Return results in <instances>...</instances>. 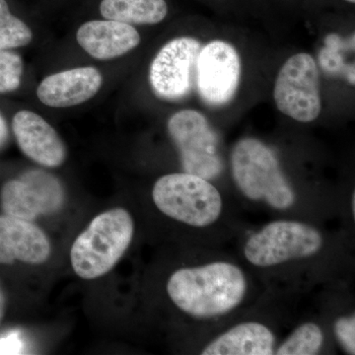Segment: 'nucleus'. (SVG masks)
<instances>
[{
	"label": "nucleus",
	"instance_id": "f257e3e1",
	"mask_svg": "<svg viewBox=\"0 0 355 355\" xmlns=\"http://www.w3.org/2000/svg\"><path fill=\"white\" fill-rule=\"evenodd\" d=\"M246 291L242 270L224 261L181 268L173 273L167 284V292L174 304L197 318L230 312L242 302Z\"/></svg>",
	"mask_w": 355,
	"mask_h": 355
},
{
	"label": "nucleus",
	"instance_id": "1a4fd4ad",
	"mask_svg": "<svg viewBox=\"0 0 355 355\" xmlns=\"http://www.w3.org/2000/svg\"><path fill=\"white\" fill-rule=\"evenodd\" d=\"M64 202V190L57 178L41 170L26 172L11 180L1 191V205L6 216L32 221L53 214Z\"/></svg>",
	"mask_w": 355,
	"mask_h": 355
},
{
	"label": "nucleus",
	"instance_id": "7ed1b4c3",
	"mask_svg": "<svg viewBox=\"0 0 355 355\" xmlns=\"http://www.w3.org/2000/svg\"><path fill=\"white\" fill-rule=\"evenodd\" d=\"M236 184L245 197L263 200L277 209H287L295 202V195L280 169L275 153L259 139H243L231 155Z\"/></svg>",
	"mask_w": 355,
	"mask_h": 355
},
{
	"label": "nucleus",
	"instance_id": "4be33fe9",
	"mask_svg": "<svg viewBox=\"0 0 355 355\" xmlns=\"http://www.w3.org/2000/svg\"><path fill=\"white\" fill-rule=\"evenodd\" d=\"M7 135H8V132H7L6 123L0 114V146L6 141Z\"/></svg>",
	"mask_w": 355,
	"mask_h": 355
},
{
	"label": "nucleus",
	"instance_id": "423d86ee",
	"mask_svg": "<svg viewBox=\"0 0 355 355\" xmlns=\"http://www.w3.org/2000/svg\"><path fill=\"white\" fill-rule=\"evenodd\" d=\"M168 132L176 144L184 172L216 179L223 170L216 130L202 114L183 110L168 121Z\"/></svg>",
	"mask_w": 355,
	"mask_h": 355
},
{
	"label": "nucleus",
	"instance_id": "393cba45",
	"mask_svg": "<svg viewBox=\"0 0 355 355\" xmlns=\"http://www.w3.org/2000/svg\"><path fill=\"white\" fill-rule=\"evenodd\" d=\"M345 1L350 2V3H354L355 0H345Z\"/></svg>",
	"mask_w": 355,
	"mask_h": 355
},
{
	"label": "nucleus",
	"instance_id": "20e7f679",
	"mask_svg": "<svg viewBox=\"0 0 355 355\" xmlns=\"http://www.w3.org/2000/svg\"><path fill=\"white\" fill-rule=\"evenodd\" d=\"M153 202L165 216L193 227H207L220 216L222 198L209 180L189 173L165 175L153 187Z\"/></svg>",
	"mask_w": 355,
	"mask_h": 355
},
{
	"label": "nucleus",
	"instance_id": "f03ea898",
	"mask_svg": "<svg viewBox=\"0 0 355 355\" xmlns=\"http://www.w3.org/2000/svg\"><path fill=\"white\" fill-rule=\"evenodd\" d=\"M133 233L135 223L125 209H110L96 216L72 245L74 272L83 279L106 275L130 247Z\"/></svg>",
	"mask_w": 355,
	"mask_h": 355
},
{
	"label": "nucleus",
	"instance_id": "b1692460",
	"mask_svg": "<svg viewBox=\"0 0 355 355\" xmlns=\"http://www.w3.org/2000/svg\"><path fill=\"white\" fill-rule=\"evenodd\" d=\"M352 212H354V216L355 214V195H352Z\"/></svg>",
	"mask_w": 355,
	"mask_h": 355
},
{
	"label": "nucleus",
	"instance_id": "0eeeda50",
	"mask_svg": "<svg viewBox=\"0 0 355 355\" xmlns=\"http://www.w3.org/2000/svg\"><path fill=\"white\" fill-rule=\"evenodd\" d=\"M280 113L300 123L316 120L322 111L319 70L309 53L292 55L280 69L273 88Z\"/></svg>",
	"mask_w": 355,
	"mask_h": 355
},
{
	"label": "nucleus",
	"instance_id": "aec40b11",
	"mask_svg": "<svg viewBox=\"0 0 355 355\" xmlns=\"http://www.w3.org/2000/svg\"><path fill=\"white\" fill-rule=\"evenodd\" d=\"M338 340L349 354H355V318H340L335 324Z\"/></svg>",
	"mask_w": 355,
	"mask_h": 355
},
{
	"label": "nucleus",
	"instance_id": "6e6552de",
	"mask_svg": "<svg viewBox=\"0 0 355 355\" xmlns=\"http://www.w3.org/2000/svg\"><path fill=\"white\" fill-rule=\"evenodd\" d=\"M241 76V58L228 42L216 40L200 50L196 80L200 98L209 106H224L232 101Z\"/></svg>",
	"mask_w": 355,
	"mask_h": 355
},
{
	"label": "nucleus",
	"instance_id": "9d476101",
	"mask_svg": "<svg viewBox=\"0 0 355 355\" xmlns=\"http://www.w3.org/2000/svg\"><path fill=\"white\" fill-rule=\"evenodd\" d=\"M202 44L191 37L168 42L154 58L149 79L155 94L165 100H178L188 95L197 73Z\"/></svg>",
	"mask_w": 355,
	"mask_h": 355
},
{
	"label": "nucleus",
	"instance_id": "f8f14e48",
	"mask_svg": "<svg viewBox=\"0 0 355 355\" xmlns=\"http://www.w3.org/2000/svg\"><path fill=\"white\" fill-rule=\"evenodd\" d=\"M102 83L101 73L95 67H76L46 77L37 89V96L51 108H69L91 99Z\"/></svg>",
	"mask_w": 355,
	"mask_h": 355
},
{
	"label": "nucleus",
	"instance_id": "ddd939ff",
	"mask_svg": "<svg viewBox=\"0 0 355 355\" xmlns=\"http://www.w3.org/2000/svg\"><path fill=\"white\" fill-rule=\"evenodd\" d=\"M50 254V241L38 226L17 217L0 216V263L17 260L41 265Z\"/></svg>",
	"mask_w": 355,
	"mask_h": 355
},
{
	"label": "nucleus",
	"instance_id": "412c9836",
	"mask_svg": "<svg viewBox=\"0 0 355 355\" xmlns=\"http://www.w3.org/2000/svg\"><path fill=\"white\" fill-rule=\"evenodd\" d=\"M26 345L24 336L20 331H7L0 336V355L25 354Z\"/></svg>",
	"mask_w": 355,
	"mask_h": 355
},
{
	"label": "nucleus",
	"instance_id": "4468645a",
	"mask_svg": "<svg viewBox=\"0 0 355 355\" xmlns=\"http://www.w3.org/2000/svg\"><path fill=\"white\" fill-rule=\"evenodd\" d=\"M77 42L91 57L108 60L121 57L140 44L139 32L114 20H93L79 27Z\"/></svg>",
	"mask_w": 355,
	"mask_h": 355
},
{
	"label": "nucleus",
	"instance_id": "6ab92c4d",
	"mask_svg": "<svg viewBox=\"0 0 355 355\" xmlns=\"http://www.w3.org/2000/svg\"><path fill=\"white\" fill-rule=\"evenodd\" d=\"M23 69L20 55L0 49V93L12 92L19 87Z\"/></svg>",
	"mask_w": 355,
	"mask_h": 355
},
{
	"label": "nucleus",
	"instance_id": "2eb2a0df",
	"mask_svg": "<svg viewBox=\"0 0 355 355\" xmlns=\"http://www.w3.org/2000/svg\"><path fill=\"white\" fill-rule=\"evenodd\" d=\"M275 336L265 324L248 322L218 336L202 350V355H270Z\"/></svg>",
	"mask_w": 355,
	"mask_h": 355
},
{
	"label": "nucleus",
	"instance_id": "39448f33",
	"mask_svg": "<svg viewBox=\"0 0 355 355\" xmlns=\"http://www.w3.org/2000/svg\"><path fill=\"white\" fill-rule=\"evenodd\" d=\"M323 246L316 228L296 221L272 222L250 237L245 257L252 265L266 268L296 259L308 258Z\"/></svg>",
	"mask_w": 355,
	"mask_h": 355
},
{
	"label": "nucleus",
	"instance_id": "dca6fc26",
	"mask_svg": "<svg viewBox=\"0 0 355 355\" xmlns=\"http://www.w3.org/2000/svg\"><path fill=\"white\" fill-rule=\"evenodd\" d=\"M100 13L106 19L125 24H158L165 19V0H102Z\"/></svg>",
	"mask_w": 355,
	"mask_h": 355
},
{
	"label": "nucleus",
	"instance_id": "5701e85b",
	"mask_svg": "<svg viewBox=\"0 0 355 355\" xmlns=\"http://www.w3.org/2000/svg\"><path fill=\"white\" fill-rule=\"evenodd\" d=\"M4 307H6V300H4L3 294L0 291V322H1L2 318H3Z\"/></svg>",
	"mask_w": 355,
	"mask_h": 355
},
{
	"label": "nucleus",
	"instance_id": "a211bd4d",
	"mask_svg": "<svg viewBox=\"0 0 355 355\" xmlns=\"http://www.w3.org/2000/svg\"><path fill=\"white\" fill-rule=\"evenodd\" d=\"M32 38L30 28L11 13L6 0H0V49L9 50L27 46Z\"/></svg>",
	"mask_w": 355,
	"mask_h": 355
},
{
	"label": "nucleus",
	"instance_id": "f3484780",
	"mask_svg": "<svg viewBox=\"0 0 355 355\" xmlns=\"http://www.w3.org/2000/svg\"><path fill=\"white\" fill-rule=\"evenodd\" d=\"M324 336L321 329L314 323H306L296 329L280 345L279 355H314L319 354L323 345Z\"/></svg>",
	"mask_w": 355,
	"mask_h": 355
},
{
	"label": "nucleus",
	"instance_id": "9b49d317",
	"mask_svg": "<svg viewBox=\"0 0 355 355\" xmlns=\"http://www.w3.org/2000/svg\"><path fill=\"white\" fill-rule=\"evenodd\" d=\"M12 128L18 146L26 156L46 167H58L64 162L67 150L55 128L31 111L15 114Z\"/></svg>",
	"mask_w": 355,
	"mask_h": 355
}]
</instances>
